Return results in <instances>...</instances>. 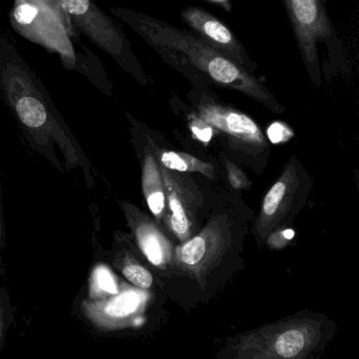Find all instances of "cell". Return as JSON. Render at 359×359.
I'll return each instance as SVG.
<instances>
[{
  "instance_id": "obj_17",
  "label": "cell",
  "mask_w": 359,
  "mask_h": 359,
  "mask_svg": "<svg viewBox=\"0 0 359 359\" xmlns=\"http://www.w3.org/2000/svg\"><path fill=\"white\" fill-rule=\"evenodd\" d=\"M121 272L130 283H133L140 289L147 290L152 287V274L140 264H134V262L126 264L121 268Z\"/></svg>"
},
{
  "instance_id": "obj_13",
  "label": "cell",
  "mask_w": 359,
  "mask_h": 359,
  "mask_svg": "<svg viewBox=\"0 0 359 359\" xmlns=\"http://www.w3.org/2000/svg\"><path fill=\"white\" fill-rule=\"evenodd\" d=\"M110 299L100 300L88 306L92 318L106 327H119L140 314L147 304L148 296L137 290L117 293Z\"/></svg>"
},
{
  "instance_id": "obj_22",
  "label": "cell",
  "mask_w": 359,
  "mask_h": 359,
  "mask_svg": "<svg viewBox=\"0 0 359 359\" xmlns=\"http://www.w3.org/2000/svg\"><path fill=\"white\" fill-rule=\"evenodd\" d=\"M294 237L293 230L281 231L279 233H271L266 238L268 243L273 248H283L285 243H289Z\"/></svg>"
},
{
  "instance_id": "obj_11",
  "label": "cell",
  "mask_w": 359,
  "mask_h": 359,
  "mask_svg": "<svg viewBox=\"0 0 359 359\" xmlns=\"http://www.w3.org/2000/svg\"><path fill=\"white\" fill-rule=\"evenodd\" d=\"M299 191L300 175L296 165L290 163L264 197L256 224L260 238H266L280 226L287 214L292 211Z\"/></svg>"
},
{
  "instance_id": "obj_12",
  "label": "cell",
  "mask_w": 359,
  "mask_h": 359,
  "mask_svg": "<svg viewBox=\"0 0 359 359\" xmlns=\"http://www.w3.org/2000/svg\"><path fill=\"white\" fill-rule=\"evenodd\" d=\"M123 210L138 247L147 259L156 268L167 269L171 266L175 260V250L157 224L133 205H126Z\"/></svg>"
},
{
  "instance_id": "obj_6",
  "label": "cell",
  "mask_w": 359,
  "mask_h": 359,
  "mask_svg": "<svg viewBox=\"0 0 359 359\" xmlns=\"http://www.w3.org/2000/svg\"><path fill=\"white\" fill-rule=\"evenodd\" d=\"M302 60L313 85H321L319 43H334L335 32L321 0H283ZM334 45V43H333Z\"/></svg>"
},
{
  "instance_id": "obj_10",
  "label": "cell",
  "mask_w": 359,
  "mask_h": 359,
  "mask_svg": "<svg viewBox=\"0 0 359 359\" xmlns=\"http://www.w3.org/2000/svg\"><path fill=\"white\" fill-rule=\"evenodd\" d=\"M180 16L187 26L190 27L205 43L243 67L248 72L255 70V65L250 60L234 33L231 32L230 29L217 18L203 8L194 6L182 10Z\"/></svg>"
},
{
  "instance_id": "obj_3",
  "label": "cell",
  "mask_w": 359,
  "mask_h": 359,
  "mask_svg": "<svg viewBox=\"0 0 359 359\" xmlns=\"http://www.w3.org/2000/svg\"><path fill=\"white\" fill-rule=\"evenodd\" d=\"M9 18L20 36L55 54L65 69L79 72L102 93L113 96V83L98 56L81 43L74 28L41 0H14Z\"/></svg>"
},
{
  "instance_id": "obj_20",
  "label": "cell",
  "mask_w": 359,
  "mask_h": 359,
  "mask_svg": "<svg viewBox=\"0 0 359 359\" xmlns=\"http://www.w3.org/2000/svg\"><path fill=\"white\" fill-rule=\"evenodd\" d=\"M226 169H228L229 180H230L231 186L233 188L238 190V189H243L249 186L247 178L236 165L226 161Z\"/></svg>"
},
{
  "instance_id": "obj_18",
  "label": "cell",
  "mask_w": 359,
  "mask_h": 359,
  "mask_svg": "<svg viewBox=\"0 0 359 359\" xmlns=\"http://www.w3.org/2000/svg\"><path fill=\"white\" fill-rule=\"evenodd\" d=\"M293 136L291 130L287 129L285 125L280 123H275L271 125L268 129V137L273 144L285 142Z\"/></svg>"
},
{
  "instance_id": "obj_2",
  "label": "cell",
  "mask_w": 359,
  "mask_h": 359,
  "mask_svg": "<svg viewBox=\"0 0 359 359\" xmlns=\"http://www.w3.org/2000/svg\"><path fill=\"white\" fill-rule=\"evenodd\" d=\"M0 94L33 146L47 153L53 150L55 142L69 161H79V144L51 96L3 31H0Z\"/></svg>"
},
{
  "instance_id": "obj_15",
  "label": "cell",
  "mask_w": 359,
  "mask_h": 359,
  "mask_svg": "<svg viewBox=\"0 0 359 359\" xmlns=\"http://www.w3.org/2000/svg\"><path fill=\"white\" fill-rule=\"evenodd\" d=\"M161 163L163 167L173 171L182 173H201L212 180L215 178V172L211 163H205L186 153L165 151L161 154Z\"/></svg>"
},
{
  "instance_id": "obj_8",
  "label": "cell",
  "mask_w": 359,
  "mask_h": 359,
  "mask_svg": "<svg viewBox=\"0 0 359 359\" xmlns=\"http://www.w3.org/2000/svg\"><path fill=\"white\" fill-rule=\"evenodd\" d=\"M161 167L165 184L168 224L170 230L182 243L194 236L197 212L201 207V196L192 180L182 172Z\"/></svg>"
},
{
  "instance_id": "obj_4",
  "label": "cell",
  "mask_w": 359,
  "mask_h": 359,
  "mask_svg": "<svg viewBox=\"0 0 359 359\" xmlns=\"http://www.w3.org/2000/svg\"><path fill=\"white\" fill-rule=\"evenodd\" d=\"M323 337V323L314 318H290L234 338L236 358L299 359L308 356Z\"/></svg>"
},
{
  "instance_id": "obj_23",
  "label": "cell",
  "mask_w": 359,
  "mask_h": 359,
  "mask_svg": "<svg viewBox=\"0 0 359 359\" xmlns=\"http://www.w3.org/2000/svg\"><path fill=\"white\" fill-rule=\"evenodd\" d=\"M43 4H45L46 6H47L48 8H50V9L52 10V11L54 12V13L57 14L58 16H60V18H62V20H65V22H67V24L69 25V26L72 27V25H71L70 20H68V18H67L66 14H65L64 10L62 9V6H60V1L58 0H41Z\"/></svg>"
},
{
  "instance_id": "obj_14",
  "label": "cell",
  "mask_w": 359,
  "mask_h": 359,
  "mask_svg": "<svg viewBox=\"0 0 359 359\" xmlns=\"http://www.w3.org/2000/svg\"><path fill=\"white\" fill-rule=\"evenodd\" d=\"M142 190L149 209L156 222L167 218V198L161 167L150 153H147L142 167Z\"/></svg>"
},
{
  "instance_id": "obj_5",
  "label": "cell",
  "mask_w": 359,
  "mask_h": 359,
  "mask_svg": "<svg viewBox=\"0 0 359 359\" xmlns=\"http://www.w3.org/2000/svg\"><path fill=\"white\" fill-rule=\"evenodd\" d=\"M73 28L106 52L138 83L149 86L152 81L144 73L133 53L130 41L118 24L102 11L95 0H58Z\"/></svg>"
},
{
  "instance_id": "obj_19",
  "label": "cell",
  "mask_w": 359,
  "mask_h": 359,
  "mask_svg": "<svg viewBox=\"0 0 359 359\" xmlns=\"http://www.w3.org/2000/svg\"><path fill=\"white\" fill-rule=\"evenodd\" d=\"M7 302H5L1 292H0V351L3 350L4 344H5L6 332H7L10 323V311L8 309Z\"/></svg>"
},
{
  "instance_id": "obj_24",
  "label": "cell",
  "mask_w": 359,
  "mask_h": 359,
  "mask_svg": "<svg viewBox=\"0 0 359 359\" xmlns=\"http://www.w3.org/2000/svg\"><path fill=\"white\" fill-rule=\"evenodd\" d=\"M4 248H5V232H4L3 210H1V203H0V274L4 271Z\"/></svg>"
},
{
  "instance_id": "obj_9",
  "label": "cell",
  "mask_w": 359,
  "mask_h": 359,
  "mask_svg": "<svg viewBox=\"0 0 359 359\" xmlns=\"http://www.w3.org/2000/svg\"><path fill=\"white\" fill-rule=\"evenodd\" d=\"M190 97L193 98L199 117L212 128L226 134L231 140L245 146H264L262 130L245 113L216 102L205 92L192 90Z\"/></svg>"
},
{
  "instance_id": "obj_7",
  "label": "cell",
  "mask_w": 359,
  "mask_h": 359,
  "mask_svg": "<svg viewBox=\"0 0 359 359\" xmlns=\"http://www.w3.org/2000/svg\"><path fill=\"white\" fill-rule=\"evenodd\" d=\"M230 243L228 224L222 218H214L210 224L191 237L175 251V262L197 280L209 274L226 253Z\"/></svg>"
},
{
  "instance_id": "obj_21",
  "label": "cell",
  "mask_w": 359,
  "mask_h": 359,
  "mask_svg": "<svg viewBox=\"0 0 359 359\" xmlns=\"http://www.w3.org/2000/svg\"><path fill=\"white\" fill-rule=\"evenodd\" d=\"M191 130H192L194 135L201 142H208L211 140L212 132H213L212 131V127L209 123L203 121L201 117L197 121H194L191 123Z\"/></svg>"
},
{
  "instance_id": "obj_16",
  "label": "cell",
  "mask_w": 359,
  "mask_h": 359,
  "mask_svg": "<svg viewBox=\"0 0 359 359\" xmlns=\"http://www.w3.org/2000/svg\"><path fill=\"white\" fill-rule=\"evenodd\" d=\"M117 293H119V287L114 275L107 266H97L91 279L92 297H104Z\"/></svg>"
},
{
  "instance_id": "obj_1",
  "label": "cell",
  "mask_w": 359,
  "mask_h": 359,
  "mask_svg": "<svg viewBox=\"0 0 359 359\" xmlns=\"http://www.w3.org/2000/svg\"><path fill=\"white\" fill-rule=\"evenodd\" d=\"M109 10L135 31L168 65L192 81L198 79L203 83L234 90L272 112H285V108L259 79L197 35L134 10L119 7Z\"/></svg>"
}]
</instances>
